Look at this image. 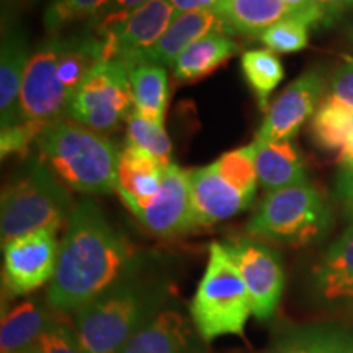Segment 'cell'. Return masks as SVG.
Returning <instances> with one entry per match:
<instances>
[{"label": "cell", "mask_w": 353, "mask_h": 353, "mask_svg": "<svg viewBox=\"0 0 353 353\" xmlns=\"http://www.w3.org/2000/svg\"><path fill=\"white\" fill-rule=\"evenodd\" d=\"M131 247L94 200L74 206L59 245L48 304L57 312L77 311L130 270Z\"/></svg>", "instance_id": "6da1fadb"}, {"label": "cell", "mask_w": 353, "mask_h": 353, "mask_svg": "<svg viewBox=\"0 0 353 353\" xmlns=\"http://www.w3.org/2000/svg\"><path fill=\"white\" fill-rule=\"evenodd\" d=\"M105 61V38L88 30L76 34H52L33 56L21 85V120L39 125L63 120L74 92Z\"/></svg>", "instance_id": "7a4b0ae2"}, {"label": "cell", "mask_w": 353, "mask_h": 353, "mask_svg": "<svg viewBox=\"0 0 353 353\" xmlns=\"http://www.w3.org/2000/svg\"><path fill=\"white\" fill-rule=\"evenodd\" d=\"M37 144L39 159L64 187L87 195L117 192L121 152L100 132L63 118L48 125Z\"/></svg>", "instance_id": "3957f363"}, {"label": "cell", "mask_w": 353, "mask_h": 353, "mask_svg": "<svg viewBox=\"0 0 353 353\" xmlns=\"http://www.w3.org/2000/svg\"><path fill=\"white\" fill-rule=\"evenodd\" d=\"M162 294L130 270L76 311L74 330L83 353H121L161 309Z\"/></svg>", "instance_id": "277c9868"}, {"label": "cell", "mask_w": 353, "mask_h": 353, "mask_svg": "<svg viewBox=\"0 0 353 353\" xmlns=\"http://www.w3.org/2000/svg\"><path fill=\"white\" fill-rule=\"evenodd\" d=\"M72 196L41 159H28L2 193L0 234L2 245L25 234L68 224Z\"/></svg>", "instance_id": "5b68a950"}, {"label": "cell", "mask_w": 353, "mask_h": 353, "mask_svg": "<svg viewBox=\"0 0 353 353\" xmlns=\"http://www.w3.org/2000/svg\"><path fill=\"white\" fill-rule=\"evenodd\" d=\"M190 314L203 342L223 335H244L252 314L249 291L236 263L221 242L210 245V257Z\"/></svg>", "instance_id": "8992f818"}, {"label": "cell", "mask_w": 353, "mask_h": 353, "mask_svg": "<svg viewBox=\"0 0 353 353\" xmlns=\"http://www.w3.org/2000/svg\"><path fill=\"white\" fill-rule=\"evenodd\" d=\"M330 210L321 192L307 182L267 193L247 223L257 239L304 245L329 229Z\"/></svg>", "instance_id": "52a82bcc"}, {"label": "cell", "mask_w": 353, "mask_h": 353, "mask_svg": "<svg viewBox=\"0 0 353 353\" xmlns=\"http://www.w3.org/2000/svg\"><path fill=\"white\" fill-rule=\"evenodd\" d=\"M134 110L130 69L120 61H101L74 92L69 120L97 132L117 130Z\"/></svg>", "instance_id": "ba28073f"}, {"label": "cell", "mask_w": 353, "mask_h": 353, "mask_svg": "<svg viewBox=\"0 0 353 353\" xmlns=\"http://www.w3.org/2000/svg\"><path fill=\"white\" fill-rule=\"evenodd\" d=\"M56 231L41 229L7 242L3 247V286L13 296H23L51 283L59 245Z\"/></svg>", "instance_id": "9c48e42d"}, {"label": "cell", "mask_w": 353, "mask_h": 353, "mask_svg": "<svg viewBox=\"0 0 353 353\" xmlns=\"http://www.w3.org/2000/svg\"><path fill=\"white\" fill-rule=\"evenodd\" d=\"M249 291L252 314L260 321L275 314L285 288L280 257L270 247L241 237L224 244Z\"/></svg>", "instance_id": "30bf717a"}, {"label": "cell", "mask_w": 353, "mask_h": 353, "mask_svg": "<svg viewBox=\"0 0 353 353\" xmlns=\"http://www.w3.org/2000/svg\"><path fill=\"white\" fill-rule=\"evenodd\" d=\"M179 12L169 0H148L131 12L121 23L101 33L105 38V61L117 59L132 69L167 32Z\"/></svg>", "instance_id": "8fae6325"}, {"label": "cell", "mask_w": 353, "mask_h": 353, "mask_svg": "<svg viewBox=\"0 0 353 353\" xmlns=\"http://www.w3.org/2000/svg\"><path fill=\"white\" fill-rule=\"evenodd\" d=\"M149 232L159 237H176L195 229L188 170L176 164L165 167L162 187L156 196L131 210Z\"/></svg>", "instance_id": "7c38bea8"}, {"label": "cell", "mask_w": 353, "mask_h": 353, "mask_svg": "<svg viewBox=\"0 0 353 353\" xmlns=\"http://www.w3.org/2000/svg\"><path fill=\"white\" fill-rule=\"evenodd\" d=\"M324 85V77L319 70H307L291 82L270 105L255 141L272 143L293 138L307 118L316 113Z\"/></svg>", "instance_id": "4fadbf2b"}, {"label": "cell", "mask_w": 353, "mask_h": 353, "mask_svg": "<svg viewBox=\"0 0 353 353\" xmlns=\"http://www.w3.org/2000/svg\"><path fill=\"white\" fill-rule=\"evenodd\" d=\"M188 180L195 229L226 221L252 205L249 198L219 175L213 164L188 170Z\"/></svg>", "instance_id": "5bb4252c"}, {"label": "cell", "mask_w": 353, "mask_h": 353, "mask_svg": "<svg viewBox=\"0 0 353 353\" xmlns=\"http://www.w3.org/2000/svg\"><path fill=\"white\" fill-rule=\"evenodd\" d=\"M195 324L175 309H161L132 335L121 353H196Z\"/></svg>", "instance_id": "9a60e30c"}, {"label": "cell", "mask_w": 353, "mask_h": 353, "mask_svg": "<svg viewBox=\"0 0 353 353\" xmlns=\"http://www.w3.org/2000/svg\"><path fill=\"white\" fill-rule=\"evenodd\" d=\"M213 32H229L216 10H193L179 13L167 32L143 56V63L159 65H174L179 56L192 44L200 41Z\"/></svg>", "instance_id": "2e32d148"}, {"label": "cell", "mask_w": 353, "mask_h": 353, "mask_svg": "<svg viewBox=\"0 0 353 353\" xmlns=\"http://www.w3.org/2000/svg\"><path fill=\"white\" fill-rule=\"evenodd\" d=\"M165 167L152 154L126 145L121 151L118 164L117 193L128 206V210L136 208L156 196L162 187Z\"/></svg>", "instance_id": "e0dca14e"}, {"label": "cell", "mask_w": 353, "mask_h": 353, "mask_svg": "<svg viewBox=\"0 0 353 353\" xmlns=\"http://www.w3.org/2000/svg\"><path fill=\"white\" fill-rule=\"evenodd\" d=\"M28 46L20 30L3 34L0 52V123L2 130L21 121L20 94L28 65Z\"/></svg>", "instance_id": "ac0fdd59"}, {"label": "cell", "mask_w": 353, "mask_h": 353, "mask_svg": "<svg viewBox=\"0 0 353 353\" xmlns=\"http://www.w3.org/2000/svg\"><path fill=\"white\" fill-rule=\"evenodd\" d=\"M259 183L268 193L306 182V169L296 145L286 141H254Z\"/></svg>", "instance_id": "d6986e66"}, {"label": "cell", "mask_w": 353, "mask_h": 353, "mask_svg": "<svg viewBox=\"0 0 353 353\" xmlns=\"http://www.w3.org/2000/svg\"><path fill=\"white\" fill-rule=\"evenodd\" d=\"M262 353H353V329L334 322L299 325Z\"/></svg>", "instance_id": "ffe728a7"}, {"label": "cell", "mask_w": 353, "mask_h": 353, "mask_svg": "<svg viewBox=\"0 0 353 353\" xmlns=\"http://www.w3.org/2000/svg\"><path fill=\"white\" fill-rule=\"evenodd\" d=\"M314 285L329 301L353 299V221L314 268Z\"/></svg>", "instance_id": "44dd1931"}, {"label": "cell", "mask_w": 353, "mask_h": 353, "mask_svg": "<svg viewBox=\"0 0 353 353\" xmlns=\"http://www.w3.org/2000/svg\"><path fill=\"white\" fill-rule=\"evenodd\" d=\"M239 46L226 32H213L179 56L174 65V77L180 83H192L210 76L237 54Z\"/></svg>", "instance_id": "7402d4cb"}, {"label": "cell", "mask_w": 353, "mask_h": 353, "mask_svg": "<svg viewBox=\"0 0 353 353\" xmlns=\"http://www.w3.org/2000/svg\"><path fill=\"white\" fill-rule=\"evenodd\" d=\"M214 10L229 32L257 37L278 21L291 17L283 0H221Z\"/></svg>", "instance_id": "603a6c76"}, {"label": "cell", "mask_w": 353, "mask_h": 353, "mask_svg": "<svg viewBox=\"0 0 353 353\" xmlns=\"http://www.w3.org/2000/svg\"><path fill=\"white\" fill-rule=\"evenodd\" d=\"M54 316L37 301H23L2 317L0 352L20 353L28 350L41 337Z\"/></svg>", "instance_id": "cb8c5ba5"}, {"label": "cell", "mask_w": 353, "mask_h": 353, "mask_svg": "<svg viewBox=\"0 0 353 353\" xmlns=\"http://www.w3.org/2000/svg\"><path fill=\"white\" fill-rule=\"evenodd\" d=\"M132 105L136 112L164 126L169 103V77L159 64L141 63L130 70Z\"/></svg>", "instance_id": "d4e9b609"}, {"label": "cell", "mask_w": 353, "mask_h": 353, "mask_svg": "<svg viewBox=\"0 0 353 353\" xmlns=\"http://www.w3.org/2000/svg\"><path fill=\"white\" fill-rule=\"evenodd\" d=\"M242 74L250 90L254 92L259 108L268 112L272 92L283 81L285 69L281 61L270 50H250L242 54Z\"/></svg>", "instance_id": "484cf974"}, {"label": "cell", "mask_w": 353, "mask_h": 353, "mask_svg": "<svg viewBox=\"0 0 353 353\" xmlns=\"http://www.w3.org/2000/svg\"><path fill=\"white\" fill-rule=\"evenodd\" d=\"M311 136L324 151L342 149L353 136V112L325 97L312 118Z\"/></svg>", "instance_id": "4316f807"}, {"label": "cell", "mask_w": 353, "mask_h": 353, "mask_svg": "<svg viewBox=\"0 0 353 353\" xmlns=\"http://www.w3.org/2000/svg\"><path fill=\"white\" fill-rule=\"evenodd\" d=\"M213 165L224 180H228L234 188L239 190L242 195L254 201L259 183L254 143L223 154Z\"/></svg>", "instance_id": "83f0119b"}, {"label": "cell", "mask_w": 353, "mask_h": 353, "mask_svg": "<svg viewBox=\"0 0 353 353\" xmlns=\"http://www.w3.org/2000/svg\"><path fill=\"white\" fill-rule=\"evenodd\" d=\"M126 138L128 145L152 154L164 165L172 164V143L164 126L148 120L136 110H132L126 120Z\"/></svg>", "instance_id": "f1b7e54d"}, {"label": "cell", "mask_w": 353, "mask_h": 353, "mask_svg": "<svg viewBox=\"0 0 353 353\" xmlns=\"http://www.w3.org/2000/svg\"><path fill=\"white\" fill-rule=\"evenodd\" d=\"M112 0H51L44 12V26L57 34L65 26L81 20H94Z\"/></svg>", "instance_id": "f546056e"}, {"label": "cell", "mask_w": 353, "mask_h": 353, "mask_svg": "<svg viewBox=\"0 0 353 353\" xmlns=\"http://www.w3.org/2000/svg\"><path fill=\"white\" fill-rule=\"evenodd\" d=\"M309 25L306 20L298 17H286L260 34L267 50L273 52H298L307 46L309 41Z\"/></svg>", "instance_id": "4dcf8cb0"}, {"label": "cell", "mask_w": 353, "mask_h": 353, "mask_svg": "<svg viewBox=\"0 0 353 353\" xmlns=\"http://www.w3.org/2000/svg\"><path fill=\"white\" fill-rule=\"evenodd\" d=\"M28 350L32 353H83L76 330L56 317Z\"/></svg>", "instance_id": "1f68e13d"}, {"label": "cell", "mask_w": 353, "mask_h": 353, "mask_svg": "<svg viewBox=\"0 0 353 353\" xmlns=\"http://www.w3.org/2000/svg\"><path fill=\"white\" fill-rule=\"evenodd\" d=\"M44 130H46L44 125L23 120L19 125L2 130V134H0V151H2V157L12 156V154L25 157L30 152L32 144L39 139V136H41Z\"/></svg>", "instance_id": "d6a6232c"}, {"label": "cell", "mask_w": 353, "mask_h": 353, "mask_svg": "<svg viewBox=\"0 0 353 353\" xmlns=\"http://www.w3.org/2000/svg\"><path fill=\"white\" fill-rule=\"evenodd\" d=\"M145 2H148V0H112V2H110L108 6L90 21L88 26H90L95 33H105L107 30L113 28L114 25L121 23L131 12H134L136 8L144 6Z\"/></svg>", "instance_id": "836d02e7"}, {"label": "cell", "mask_w": 353, "mask_h": 353, "mask_svg": "<svg viewBox=\"0 0 353 353\" xmlns=\"http://www.w3.org/2000/svg\"><path fill=\"white\" fill-rule=\"evenodd\" d=\"M327 99L353 112V59L347 57L335 70Z\"/></svg>", "instance_id": "e575fe53"}, {"label": "cell", "mask_w": 353, "mask_h": 353, "mask_svg": "<svg viewBox=\"0 0 353 353\" xmlns=\"http://www.w3.org/2000/svg\"><path fill=\"white\" fill-rule=\"evenodd\" d=\"M335 196L353 221V169H342L335 179Z\"/></svg>", "instance_id": "d590c367"}, {"label": "cell", "mask_w": 353, "mask_h": 353, "mask_svg": "<svg viewBox=\"0 0 353 353\" xmlns=\"http://www.w3.org/2000/svg\"><path fill=\"white\" fill-rule=\"evenodd\" d=\"M286 7L290 8L291 17L306 20L309 25L321 23L322 17L319 8L316 6V0H283Z\"/></svg>", "instance_id": "8d00e7d4"}, {"label": "cell", "mask_w": 353, "mask_h": 353, "mask_svg": "<svg viewBox=\"0 0 353 353\" xmlns=\"http://www.w3.org/2000/svg\"><path fill=\"white\" fill-rule=\"evenodd\" d=\"M316 6L321 12L322 21H332L353 7V0H316Z\"/></svg>", "instance_id": "74e56055"}, {"label": "cell", "mask_w": 353, "mask_h": 353, "mask_svg": "<svg viewBox=\"0 0 353 353\" xmlns=\"http://www.w3.org/2000/svg\"><path fill=\"white\" fill-rule=\"evenodd\" d=\"M179 13L193 10H214L221 0H169Z\"/></svg>", "instance_id": "f35d334b"}, {"label": "cell", "mask_w": 353, "mask_h": 353, "mask_svg": "<svg viewBox=\"0 0 353 353\" xmlns=\"http://www.w3.org/2000/svg\"><path fill=\"white\" fill-rule=\"evenodd\" d=\"M339 162L342 169H353V136L348 139V143L341 149L339 154Z\"/></svg>", "instance_id": "ab89813d"}, {"label": "cell", "mask_w": 353, "mask_h": 353, "mask_svg": "<svg viewBox=\"0 0 353 353\" xmlns=\"http://www.w3.org/2000/svg\"><path fill=\"white\" fill-rule=\"evenodd\" d=\"M348 37H350V41H352V46H353V26L350 28V32H348Z\"/></svg>", "instance_id": "60d3db41"}, {"label": "cell", "mask_w": 353, "mask_h": 353, "mask_svg": "<svg viewBox=\"0 0 353 353\" xmlns=\"http://www.w3.org/2000/svg\"><path fill=\"white\" fill-rule=\"evenodd\" d=\"M20 353H32L30 350H25V352H20Z\"/></svg>", "instance_id": "b9f144b4"}]
</instances>
